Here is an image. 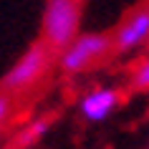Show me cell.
Returning a JSON list of instances; mask_svg holds the SVG:
<instances>
[{"instance_id":"obj_1","label":"cell","mask_w":149,"mask_h":149,"mask_svg":"<svg viewBox=\"0 0 149 149\" xmlns=\"http://www.w3.org/2000/svg\"><path fill=\"white\" fill-rule=\"evenodd\" d=\"M114 56V43H111V33H79L63 48L56 63L66 76H81L91 68H99Z\"/></svg>"},{"instance_id":"obj_2","label":"cell","mask_w":149,"mask_h":149,"mask_svg":"<svg viewBox=\"0 0 149 149\" xmlns=\"http://www.w3.org/2000/svg\"><path fill=\"white\" fill-rule=\"evenodd\" d=\"M56 58H58V53L51 51L43 40L31 43L28 51L5 71V76L0 81V91H5L10 96H18L23 91H28V88L38 86L40 81L46 79V73L51 71V66L56 63Z\"/></svg>"},{"instance_id":"obj_3","label":"cell","mask_w":149,"mask_h":149,"mask_svg":"<svg viewBox=\"0 0 149 149\" xmlns=\"http://www.w3.org/2000/svg\"><path fill=\"white\" fill-rule=\"evenodd\" d=\"M81 18H84V0H46L40 40L51 51L61 53L81 33Z\"/></svg>"},{"instance_id":"obj_4","label":"cell","mask_w":149,"mask_h":149,"mask_svg":"<svg viewBox=\"0 0 149 149\" xmlns=\"http://www.w3.org/2000/svg\"><path fill=\"white\" fill-rule=\"evenodd\" d=\"M111 43H114V56H126L149 43V3L134 5L121 23L111 31Z\"/></svg>"},{"instance_id":"obj_5","label":"cell","mask_w":149,"mask_h":149,"mask_svg":"<svg viewBox=\"0 0 149 149\" xmlns=\"http://www.w3.org/2000/svg\"><path fill=\"white\" fill-rule=\"evenodd\" d=\"M121 101H124V91L111 88V86H99V88H91V91L84 94L79 111L86 121H104L121 106Z\"/></svg>"},{"instance_id":"obj_6","label":"cell","mask_w":149,"mask_h":149,"mask_svg":"<svg viewBox=\"0 0 149 149\" xmlns=\"http://www.w3.org/2000/svg\"><path fill=\"white\" fill-rule=\"evenodd\" d=\"M129 88L139 91V94H147L149 91V48H147V53L132 66V71H129Z\"/></svg>"},{"instance_id":"obj_7","label":"cell","mask_w":149,"mask_h":149,"mask_svg":"<svg viewBox=\"0 0 149 149\" xmlns=\"http://www.w3.org/2000/svg\"><path fill=\"white\" fill-rule=\"evenodd\" d=\"M48 129H51V119H33L31 124L23 129V134L18 136V147L28 149V147H33V144H38V141L46 136Z\"/></svg>"},{"instance_id":"obj_8","label":"cell","mask_w":149,"mask_h":149,"mask_svg":"<svg viewBox=\"0 0 149 149\" xmlns=\"http://www.w3.org/2000/svg\"><path fill=\"white\" fill-rule=\"evenodd\" d=\"M10 106H13V96L0 91V129H3V124H5V119L10 114Z\"/></svg>"}]
</instances>
